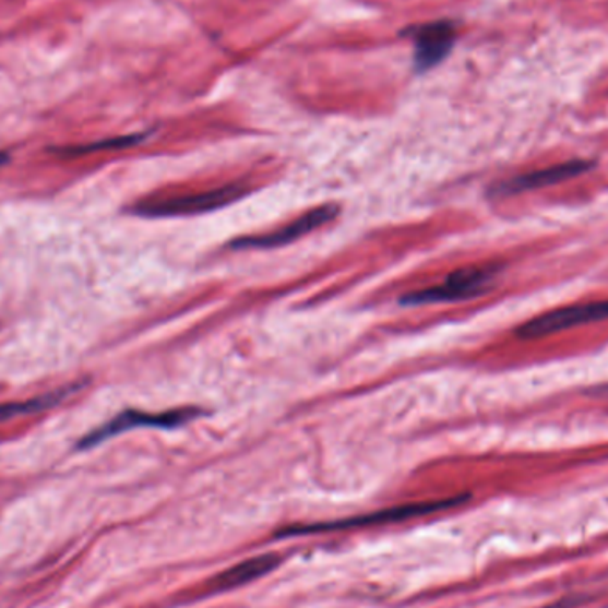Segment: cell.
I'll list each match as a JSON object with an SVG mask.
<instances>
[{"label": "cell", "instance_id": "6da1fadb", "mask_svg": "<svg viewBox=\"0 0 608 608\" xmlns=\"http://www.w3.org/2000/svg\"><path fill=\"white\" fill-rule=\"evenodd\" d=\"M246 194H250V188L245 183H228V186L211 189V191L146 200V202L138 203L132 208V214L143 217L198 216V214H206V212L225 208L231 203L240 202Z\"/></svg>", "mask_w": 608, "mask_h": 608}, {"label": "cell", "instance_id": "7a4b0ae2", "mask_svg": "<svg viewBox=\"0 0 608 608\" xmlns=\"http://www.w3.org/2000/svg\"><path fill=\"white\" fill-rule=\"evenodd\" d=\"M499 274L497 265H468L449 274L443 282L434 287L421 288L401 297L403 307H426L440 302L466 301L472 297L486 293Z\"/></svg>", "mask_w": 608, "mask_h": 608}, {"label": "cell", "instance_id": "3957f363", "mask_svg": "<svg viewBox=\"0 0 608 608\" xmlns=\"http://www.w3.org/2000/svg\"><path fill=\"white\" fill-rule=\"evenodd\" d=\"M468 499V494H463V497L434 500V502L406 503V505L383 509V511L365 514V516L345 517V520H338V522L312 523V525L288 527L279 532V536H297V534H313V532L347 530V528L406 522V520H412V517L426 516V514L440 513V511H445V509L455 508V505H460V503L466 502Z\"/></svg>", "mask_w": 608, "mask_h": 608}, {"label": "cell", "instance_id": "277c9868", "mask_svg": "<svg viewBox=\"0 0 608 608\" xmlns=\"http://www.w3.org/2000/svg\"><path fill=\"white\" fill-rule=\"evenodd\" d=\"M203 409L198 407H182V409H171L164 413H146L138 412V409H127L120 413L118 417L107 421L106 426L98 427L95 431L90 432L86 438L79 441V449H93L102 441L110 440V438L123 434V432L132 431L138 427H154V429H178L186 426L189 421L196 420L202 417Z\"/></svg>", "mask_w": 608, "mask_h": 608}, {"label": "cell", "instance_id": "5b68a950", "mask_svg": "<svg viewBox=\"0 0 608 608\" xmlns=\"http://www.w3.org/2000/svg\"><path fill=\"white\" fill-rule=\"evenodd\" d=\"M604 321H608V299L550 310L522 324L517 327L516 335L523 341H536L571 327L587 326Z\"/></svg>", "mask_w": 608, "mask_h": 608}, {"label": "cell", "instance_id": "8992f818", "mask_svg": "<svg viewBox=\"0 0 608 608\" xmlns=\"http://www.w3.org/2000/svg\"><path fill=\"white\" fill-rule=\"evenodd\" d=\"M338 212H341V208L336 205L317 206V208L308 211L307 214H302L293 223H288V225L282 226V228L271 231V234L239 237V239L231 240L230 250H274V248L293 245L296 240L302 239L305 235L312 234L313 230H319L331 220H335Z\"/></svg>", "mask_w": 608, "mask_h": 608}, {"label": "cell", "instance_id": "52a82bcc", "mask_svg": "<svg viewBox=\"0 0 608 608\" xmlns=\"http://www.w3.org/2000/svg\"><path fill=\"white\" fill-rule=\"evenodd\" d=\"M594 166L596 164L593 160L575 158V160L557 164V166H550V168L537 169V171L525 172V175H516V177L508 178V180H502V182L491 186L489 188V196L509 198L522 194V192L550 188V186H557V183L565 182V180H571V178L580 177V175L591 171Z\"/></svg>", "mask_w": 608, "mask_h": 608}, {"label": "cell", "instance_id": "ba28073f", "mask_svg": "<svg viewBox=\"0 0 608 608\" xmlns=\"http://www.w3.org/2000/svg\"><path fill=\"white\" fill-rule=\"evenodd\" d=\"M455 36L457 29L451 20H437L415 27L413 45L417 72H427L438 67L454 48Z\"/></svg>", "mask_w": 608, "mask_h": 608}, {"label": "cell", "instance_id": "9c48e42d", "mask_svg": "<svg viewBox=\"0 0 608 608\" xmlns=\"http://www.w3.org/2000/svg\"><path fill=\"white\" fill-rule=\"evenodd\" d=\"M282 562L276 553H265V556L253 557L248 561L231 565L230 570L220 573L216 579L217 589H234L240 585L250 584L260 576L267 575L276 570V565Z\"/></svg>", "mask_w": 608, "mask_h": 608}, {"label": "cell", "instance_id": "30bf717a", "mask_svg": "<svg viewBox=\"0 0 608 608\" xmlns=\"http://www.w3.org/2000/svg\"><path fill=\"white\" fill-rule=\"evenodd\" d=\"M82 386H84L82 383L68 384L64 389L47 393V395H41V397L31 398V401H24V403L2 404L0 406V421L20 417V415H31V413L50 409V407L63 403L64 398L70 397L72 393L79 392Z\"/></svg>", "mask_w": 608, "mask_h": 608}, {"label": "cell", "instance_id": "8fae6325", "mask_svg": "<svg viewBox=\"0 0 608 608\" xmlns=\"http://www.w3.org/2000/svg\"><path fill=\"white\" fill-rule=\"evenodd\" d=\"M148 134H130L112 140L95 141L90 144H79V146H64V148H53L52 152L61 157H81V155L95 154V152H106V150H123L143 143Z\"/></svg>", "mask_w": 608, "mask_h": 608}, {"label": "cell", "instance_id": "7c38bea8", "mask_svg": "<svg viewBox=\"0 0 608 608\" xmlns=\"http://www.w3.org/2000/svg\"><path fill=\"white\" fill-rule=\"evenodd\" d=\"M8 160H10V155L2 154V152H0V166H4V164H8Z\"/></svg>", "mask_w": 608, "mask_h": 608}]
</instances>
